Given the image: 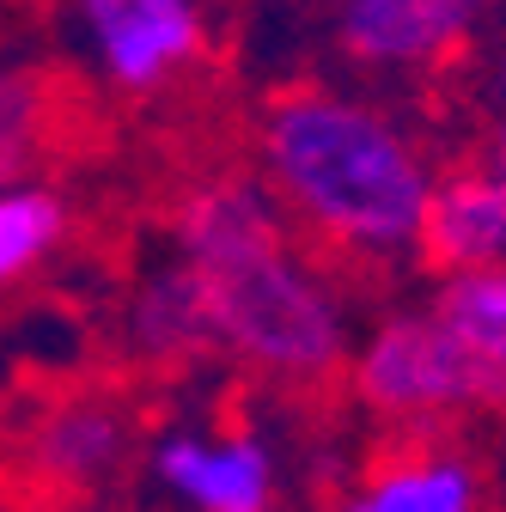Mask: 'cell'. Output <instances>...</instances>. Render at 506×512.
<instances>
[{"mask_svg":"<svg viewBox=\"0 0 506 512\" xmlns=\"http://www.w3.org/2000/svg\"><path fill=\"white\" fill-rule=\"evenodd\" d=\"M250 153L299 238L330 263L391 269L421 250L439 171L391 104L324 80L281 86L257 110Z\"/></svg>","mask_w":506,"mask_h":512,"instance_id":"1","label":"cell"},{"mask_svg":"<svg viewBox=\"0 0 506 512\" xmlns=\"http://www.w3.org/2000/svg\"><path fill=\"white\" fill-rule=\"evenodd\" d=\"M153 482L183 506V512H263L275 506L281 464L263 433H165L147 458Z\"/></svg>","mask_w":506,"mask_h":512,"instance_id":"6","label":"cell"},{"mask_svg":"<svg viewBox=\"0 0 506 512\" xmlns=\"http://www.w3.org/2000/svg\"><path fill=\"white\" fill-rule=\"evenodd\" d=\"M55 141V86L43 68L0 61V189L31 183Z\"/></svg>","mask_w":506,"mask_h":512,"instance_id":"11","label":"cell"},{"mask_svg":"<svg viewBox=\"0 0 506 512\" xmlns=\"http://www.w3.org/2000/svg\"><path fill=\"white\" fill-rule=\"evenodd\" d=\"M61 25L104 92L147 104L214 61L220 0H61Z\"/></svg>","mask_w":506,"mask_h":512,"instance_id":"4","label":"cell"},{"mask_svg":"<svg viewBox=\"0 0 506 512\" xmlns=\"http://www.w3.org/2000/svg\"><path fill=\"white\" fill-rule=\"evenodd\" d=\"M129 342L147 366L177 372V366H202L220 360L214 342V311L202 293V275L183 263V256H165L159 269L141 275L135 299H129Z\"/></svg>","mask_w":506,"mask_h":512,"instance_id":"9","label":"cell"},{"mask_svg":"<svg viewBox=\"0 0 506 512\" xmlns=\"http://www.w3.org/2000/svg\"><path fill=\"white\" fill-rule=\"evenodd\" d=\"M68 238V202L49 183H13L0 189V293L37 275Z\"/></svg>","mask_w":506,"mask_h":512,"instance_id":"12","label":"cell"},{"mask_svg":"<svg viewBox=\"0 0 506 512\" xmlns=\"http://www.w3.org/2000/svg\"><path fill=\"white\" fill-rule=\"evenodd\" d=\"M458 68L470 74V128H476V159L506 165V49H470Z\"/></svg>","mask_w":506,"mask_h":512,"instance_id":"14","label":"cell"},{"mask_svg":"<svg viewBox=\"0 0 506 512\" xmlns=\"http://www.w3.org/2000/svg\"><path fill=\"white\" fill-rule=\"evenodd\" d=\"M415 256L433 275L506 263V165L470 159L458 171H439Z\"/></svg>","mask_w":506,"mask_h":512,"instance_id":"7","label":"cell"},{"mask_svg":"<svg viewBox=\"0 0 506 512\" xmlns=\"http://www.w3.org/2000/svg\"><path fill=\"white\" fill-rule=\"evenodd\" d=\"M348 391L391 427H433L506 409V372L470 354L433 305H403L378 317L348 354Z\"/></svg>","mask_w":506,"mask_h":512,"instance_id":"3","label":"cell"},{"mask_svg":"<svg viewBox=\"0 0 506 512\" xmlns=\"http://www.w3.org/2000/svg\"><path fill=\"white\" fill-rule=\"evenodd\" d=\"M336 512H488V500H482V476L464 452L409 445V452L378 458L336 500Z\"/></svg>","mask_w":506,"mask_h":512,"instance_id":"10","label":"cell"},{"mask_svg":"<svg viewBox=\"0 0 506 512\" xmlns=\"http://www.w3.org/2000/svg\"><path fill=\"white\" fill-rule=\"evenodd\" d=\"M299 7H318V0H299Z\"/></svg>","mask_w":506,"mask_h":512,"instance_id":"15","label":"cell"},{"mask_svg":"<svg viewBox=\"0 0 506 512\" xmlns=\"http://www.w3.org/2000/svg\"><path fill=\"white\" fill-rule=\"evenodd\" d=\"M135 421L116 397H68L31 427V470L49 488H98L129 464Z\"/></svg>","mask_w":506,"mask_h":512,"instance_id":"8","label":"cell"},{"mask_svg":"<svg viewBox=\"0 0 506 512\" xmlns=\"http://www.w3.org/2000/svg\"><path fill=\"white\" fill-rule=\"evenodd\" d=\"M202 275L220 360H238L287 391H318L348 372L354 324L324 256L299 238V226L250 238L214 263H189Z\"/></svg>","mask_w":506,"mask_h":512,"instance_id":"2","label":"cell"},{"mask_svg":"<svg viewBox=\"0 0 506 512\" xmlns=\"http://www.w3.org/2000/svg\"><path fill=\"white\" fill-rule=\"evenodd\" d=\"M452 324V336L482 354L494 372H506V263L494 269H458L439 275V293L427 299Z\"/></svg>","mask_w":506,"mask_h":512,"instance_id":"13","label":"cell"},{"mask_svg":"<svg viewBox=\"0 0 506 512\" xmlns=\"http://www.w3.org/2000/svg\"><path fill=\"white\" fill-rule=\"evenodd\" d=\"M263 512H275V506H263Z\"/></svg>","mask_w":506,"mask_h":512,"instance_id":"16","label":"cell"},{"mask_svg":"<svg viewBox=\"0 0 506 512\" xmlns=\"http://www.w3.org/2000/svg\"><path fill=\"white\" fill-rule=\"evenodd\" d=\"M494 7L500 0H330L324 37L354 74L421 80L458 68Z\"/></svg>","mask_w":506,"mask_h":512,"instance_id":"5","label":"cell"}]
</instances>
